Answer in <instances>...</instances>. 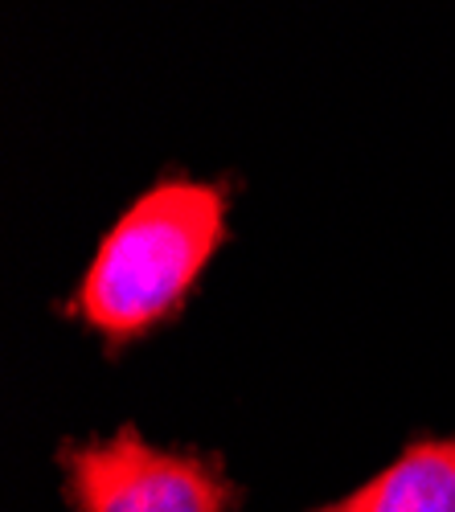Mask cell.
<instances>
[{
  "mask_svg": "<svg viewBox=\"0 0 455 512\" xmlns=\"http://www.w3.org/2000/svg\"><path fill=\"white\" fill-rule=\"evenodd\" d=\"M226 218V181H156L99 238L62 312L87 324L111 353L136 345L185 308L226 242Z\"/></svg>",
  "mask_w": 455,
  "mask_h": 512,
  "instance_id": "obj_1",
  "label": "cell"
},
{
  "mask_svg": "<svg viewBox=\"0 0 455 512\" xmlns=\"http://www.w3.org/2000/svg\"><path fill=\"white\" fill-rule=\"evenodd\" d=\"M312 512H455V435L406 443L369 484Z\"/></svg>",
  "mask_w": 455,
  "mask_h": 512,
  "instance_id": "obj_3",
  "label": "cell"
},
{
  "mask_svg": "<svg viewBox=\"0 0 455 512\" xmlns=\"http://www.w3.org/2000/svg\"><path fill=\"white\" fill-rule=\"evenodd\" d=\"M58 463L70 512H234L242 504L222 455L156 447L136 426H119L111 439L66 443Z\"/></svg>",
  "mask_w": 455,
  "mask_h": 512,
  "instance_id": "obj_2",
  "label": "cell"
}]
</instances>
